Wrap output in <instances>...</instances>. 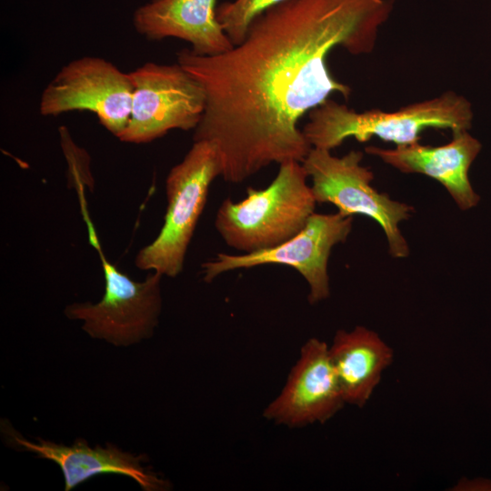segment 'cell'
Wrapping results in <instances>:
<instances>
[{
    "label": "cell",
    "mask_w": 491,
    "mask_h": 491,
    "mask_svg": "<svg viewBox=\"0 0 491 491\" xmlns=\"http://www.w3.org/2000/svg\"><path fill=\"white\" fill-rule=\"evenodd\" d=\"M1 431L11 446L29 451L39 458L55 462L62 470L65 491H70L89 478L102 474H115L134 479L144 491L166 490L168 483L149 466H144V455L124 451L107 443L91 447L83 438L71 446L57 444L40 437L31 441L17 433L7 422L1 423Z\"/></svg>",
    "instance_id": "8fae6325"
},
{
    "label": "cell",
    "mask_w": 491,
    "mask_h": 491,
    "mask_svg": "<svg viewBox=\"0 0 491 491\" xmlns=\"http://www.w3.org/2000/svg\"><path fill=\"white\" fill-rule=\"evenodd\" d=\"M221 174L216 145L211 141H194L183 160L166 177L167 208L164 225L155 240L136 255L135 263L139 269L168 277H175L182 272L210 185Z\"/></svg>",
    "instance_id": "277c9868"
},
{
    "label": "cell",
    "mask_w": 491,
    "mask_h": 491,
    "mask_svg": "<svg viewBox=\"0 0 491 491\" xmlns=\"http://www.w3.org/2000/svg\"><path fill=\"white\" fill-rule=\"evenodd\" d=\"M361 151L352 150L338 157L331 151L312 147L302 165L312 180L316 203H330L344 215H363L376 221L383 228L392 256L409 254L399 224L406 220L413 207L377 192L372 185V171L363 166Z\"/></svg>",
    "instance_id": "8992f818"
},
{
    "label": "cell",
    "mask_w": 491,
    "mask_h": 491,
    "mask_svg": "<svg viewBox=\"0 0 491 491\" xmlns=\"http://www.w3.org/2000/svg\"><path fill=\"white\" fill-rule=\"evenodd\" d=\"M329 355L346 404L363 407L393 363V349L377 333L365 326L338 330Z\"/></svg>",
    "instance_id": "5bb4252c"
},
{
    "label": "cell",
    "mask_w": 491,
    "mask_h": 491,
    "mask_svg": "<svg viewBox=\"0 0 491 491\" xmlns=\"http://www.w3.org/2000/svg\"><path fill=\"white\" fill-rule=\"evenodd\" d=\"M133 98L128 124L118 138L144 144L173 129H195L205 108L202 85L178 63L147 62L129 72Z\"/></svg>",
    "instance_id": "52a82bcc"
},
{
    "label": "cell",
    "mask_w": 491,
    "mask_h": 491,
    "mask_svg": "<svg viewBox=\"0 0 491 491\" xmlns=\"http://www.w3.org/2000/svg\"><path fill=\"white\" fill-rule=\"evenodd\" d=\"M301 162L279 165L273 181L263 189L248 187L246 196L225 198L215 219L225 243L242 254L276 247L297 235L316 205Z\"/></svg>",
    "instance_id": "3957f363"
},
{
    "label": "cell",
    "mask_w": 491,
    "mask_h": 491,
    "mask_svg": "<svg viewBox=\"0 0 491 491\" xmlns=\"http://www.w3.org/2000/svg\"><path fill=\"white\" fill-rule=\"evenodd\" d=\"M473 118L471 103L451 91L394 112H356L328 98L309 112L302 131L312 147L331 151L349 137L366 142L377 136L396 145H410L426 128L468 131Z\"/></svg>",
    "instance_id": "7a4b0ae2"
},
{
    "label": "cell",
    "mask_w": 491,
    "mask_h": 491,
    "mask_svg": "<svg viewBox=\"0 0 491 491\" xmlns=\"http://www.w3.org/2000/svg\"><path fill=\"white\" fill-rule=\"evenodd\" d=\"M346 404L332 365L329 346L308 339L279 395L264 416L276 424L298 427L325 423Z\"/></svg>",
    "instance_id": "30bf717a"
},
{
    "label": "cell",
    "mask_w": 491,
    "mask_h": 491,
    "mask_svg": "<svg viewBox=\"0 0 491 491\" xmlns=\"http://www.w3.org/2000/svg\"><path fill=\"white\" fill-rule=\"evenodd\" d=\"M133 91L129 73L104 58L83 56L64 65L49 82L39 111L46 116L89 111L118 138L130 118Z\"/></svg>",
    "instance_id": "ba28073f"
},
{
    "label": "cell",
    "mask_w": 491,
    "mask_h": 491,
    "mask_svg": "<svg viewBox=\"0 0 491 491\" xmlns=\"http://www.w3.org/2000/svg\"><path fill=\"white\" fill-rule=\"evenodd\" d=\"M285 0H234L219 4L215 15L234 45L246 37L250 24L265 11Z\"/></svg>",
    "instance_id": "9a60e30c"
},
{
    "label": "cell",
    "mask_w": 491,
    "mask_h": 491,
    "mask_svg": "<svg viewBox=\"0 0 491 491\" xmlns=\"http://www.w3.org/2000/svg\"><path fill=\"white\" fill-rule=\"evenodd\" d=\"M79 198L89 242L101 260L105 286L99 302L68 305L65 315L71 320L82 321L83 330L91 337L105 340L115 346H127L149 338L161 313L163 276L153 272L144 281L137 282L110 263L100 246L85 195H80Z\"/></svg>",
    "instance_id": "5b68a950"
},
{
    "label": "cell",
    "mask_w": 491,
    "mask_h": 491,
    "mask_svg": "<svg viewBox=\"0 0 491 491\" xmlns=\"http://www.w3.org/2000/svg\"><path fill=\"white\" fill-rule=\"evenodd\" d=\"M353 216L314 213L305 227L294 237L266 250L250 254L218 253L202 264L204 280L212 282L228 271L277 264L296 269L306 281L311 305L330 296L327 264L332 248L346 240L352 230Z\"/></svg>",
    "instance_id": "9c48e42d"
},
{
    "label": "cell",
    "mask_w": 491,
    "mask_h": 491,
    "mask_svg": "<svg viewBox=\"0 0 491 491\" xmlns=\"http://www.w3.org/2000/svg\"><path fill=\"white\" fill-rule=\"evenodd\" d=\"M217 0H151L134 14L135 30L149 40L175 37L201 55L234 47L215 15Z\"/></svg>",
    "instance_id": "4fadbf2b"
},
{
    "label": "cell",
    "mask_w": 491,
    "mask_h": 491,
    "mask_svg": "<svg viewBox=\"0 0 491 491\" xmlns=\"http://www.w3.org/2000/svg\"><path fill=\"white\" fill-rule=\"evenodd\" d=\"M396 0H285L258 15L230 50L177 53V63L205 92L194 141L218 150L223 179L242 183L272 164L301 162L312 146L300 118L351 89L329 72L336 47L371 53Z\"/></svg>",
    "instance_id": "6da1fadb"
},
{
    "label": "cell",
    "mask_w": 491,
    "mask_h": 491,
    "mask_svg": "<svg viewBox=\"0 0 491 491\" xmlns=\"http://www.w3.org/2000/svg\"><path fill=\"white\" fill-rule=\"evenodd\" d=\"M481 148L480 141L468 131H459L453 133L449 143L440 146L416 142L392 149L367 146L366 152L402 173L423 174L438 181L461 210H468L480 200L470 184L468 171Z\"/></svg>",
    "instance_id": "7c38bea8"
}]
</instances>
